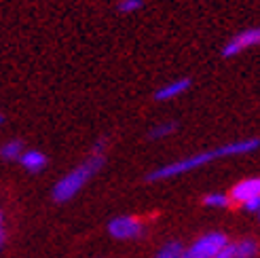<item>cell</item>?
Wrapping results in <instances>:
<instances>
[{"instance_id":"30bf717a","label":"cell","mask_w":260,"mask_h":258,"mask_svg":"<svg viewBox=\"0 0 260 258\" xmlns=\"http://www.w3.org/2000/svg\"><path fill=\"white\" fill-rule=\"evenodd\" d=\"M23 150H25L23 148V142L9 140V142H5V144L0 146V159H5V161H19Z\"/></svg>"},{"instance_id":"8992f818","label":"cell","mask_w":260,"mask_h":258,"mask_svg":"<svg viewBox=\"0 0 260 258\" xmlns=\"http://www.w3.org/2000/svg\"><path fill=\"white\" fill-rule=\"evenodd\" d=\"M256 197H260V176L245 178V180H241V182H237L231 190V199L241 203V205L245 201H250V199H256Z\"/></svg>"},{"instance_id":"ffe728a7","label":"cell","mask_w":260,"mask_h":258,"mask_svg":"<svg viewBox=\"0 0 260 258\" xmlns=\"http://www.w3.org/2000/svg\"><path fill=\"white\" fill-rule=\"evenodd\" d=\"M258 216H260V210H258Z\"/></svg>"},{"instance_id":"7a4b0ae2","label":"cell","mask_w":260,"mask_h":258,"mask_svg":"<svg viewBox=\"0 0 260 258\" xmlns=\"http://www.w3.org/2000/svg\"><path fill=\"white\" fill-rule=\"evenodd\" d=\"M102 167H104V154H91L85 163L76 165L72 172H68L61 180H57V184L53 186V192H51L53 201L55 203H66V201L74 199L85 188V184L89 182V180L102 170Z\"/></svg>"},{"instance_id":"277c9868","label":"cell","mask_w":260,"mask_h":258,"mask_svg":"<svg viewBox=\"0 0 260 258\" xmlns=\"http://www.w3.org/2000/svg\"><path fill=\"white\" fill-rule=\"evenodd\" d=\"M108 233L119 241H129L144 235V227L134 216H116L108 222Z\"/></svg>"},{"instance_id":"4fadbf2b","label":"cell","mask_w":260,"mask_h":258,"mask_svg":"<svg viewBox=\"0 0 260 258\" xmlns=\"http://www.w3.org/2000/svg\"><path fill=\"white\" fill-rule=\"evenodd\" d=\"M229 203H231V197L224 195V192H210V195L203 197V205H207V208L224 210V208H229Z\"/></svg>"},{"instance_id":"ba28073f","label":"cell","mask_w":260,"mask_h":258,"mask_svg":"<svg viewBox=\"0 0 260 258\" xmlns=\"http://www.w3.org/2000/svg\"><path fill=\"white\" fill-rule=\"evenodd\" d=\"M19 163L25 172L30 174H41L45 167H47V154L41 150H23V154L19 157Z\"/></svg>"},{"instance_id":"3957f363","label":"cell","mask_w":260,"mask_h":258,"mask_svg":"<svg viewBox=\"0 0 260 258\" xmlns=\"http://www.w3.org/2000/svg\"><path fill=\"white\" fill-rule=\"evenodd\" d=\"M226 243H229V239L224 233H207V235L199 237L192 246L184 248L182 258H214Z\"/></svg>"},{"instance_id":"ac0fdd59","label":"cell","mask_w":260,"mask_h":258,"mask_svg":"<svg viewBox=\"0 0 260 258\" xmlns=\"http://www.w3.org/2000/svg\"><path fill=\"white\" fill-rule=\"evenodd\" d=\"M0 224H5V214H3V210H0Z\"/></svg>"},{"instance_id":"5b68a950","label":"cell","mask_w":260,"mask_h":258,"mask_svg":"<svg viewBox=\"0 0 260 258\" xmlns=\"http://www.w3.org/2000/svg\"><path fill=\"white\" fill-rule=\"evenodd\" d=\"M258 45H260V25L258 28H248V30L239 32L237 36H233L231 41L222 47V55L224 57H235V55L243 53L245 49L258 47Z\"/></svg>"},{"instance_id":"2e32d148","label":"cell","mask_w":260,"mask_h":258,"mask_svg":"<svg viewBox=\"0 0 260 258\" xmlns=\"http://www.w3.org/2000/svg\"><path fill=\"white\" fill-rule=\"evenodd\" d=\"M243 208L248 210V212H258V210H260V197L250 199V201H245V203H243Z\"/></svg>"},{"instance_id":"6da1fadb","label":"cell","mask_w":260,"mask_h":258,"mask_svg":"<svg viewBox=\"0 0 260 258\" xmlns=\"http://www.w3.org/2000/svg\"><path fill=\"white\" fill-rule=\"evenodd\" d=\"M260 148V140L258 138H243L237 142H231V144L218 146L212 150H203L197 154H190V157H184L180 161H174L170 165H163L159 170H154L146 176L148 182H159V180H167V178H176L182 174H188L192 170H199V167L212 163L216 159H224V157H239V154H250L254 150Z\"/></svg>"},{"instance_id":"5bb4252c","label":"cell","mask_w":260,"mask_h":258,"mask_svg":"<svg viewBox=\"0 0 260 258\" xmlns=\"http://www.w3.org/2000/svg\"><path fill=\"white\" fill-rule=\"evenodd\" d=\"M142 7H144V0H121L119 3V11L121 13H136V11H140Z\"/></svg>"},{"instance_id":"8fae6325","label":"cell","mask_w":260,"mask_h":258,"mask_svg":"<svg viewBox=\"0 0 260 258\" xmlns=\"http://www.w3.org/2000/svg\"><path fill=\"white\" fill-rule=\"evenodd\" d=\"M178 129V123L176 121H163V123H159V125H154L152 129H150V134H148V138L150 140H161V138H170L174 132Z\"/></svg>"},{"instance_id":"9c48e42d","label":"cell","mask_w":260,"mask_h":258,"mask_svg":"<svg viewBox=\"0 0 260 258\" xmlns=\"http://www.w3.org/2000/svg\"><path fill=\"white\" fill-rule=\"evenodd\" d=\"M233 248H235V258H256L258 256V241L248 237V239H241L237 243H233Z\"/></svg>"},{"instance_id":"52a82bcc","label":"cell","mask_w":260,"mask_h":258,"mask_svg":"<svg viewBox=\"0 0 260 258\" xmlns=\"http://www.w3.org/2000/svg\"><path fill=\"white\" fill-rule=\"evenodd\" d=\"M190 79H176L172 83H167L163 87H159L157 91H154V100L157 102H170V100H176L178 95L186 93L190 89Z\"/></svg>"},{"instance_id":"7c38bea8","label":"cell","mask_w":260,"mask_h":258,"mask_svg":"<svg viewBox=\"0 0 260 258\" xmlns=\"http://www.w3.org/2000/svg\"><path fill=\"white\" fill-rule=\"evenodd\" d=\"M182 254H184V246L180 241H167L154 258H182Z\"/></svg>"},{"instance_id":"d6986e66","label":"cell","mask_w":260,"mask_h":258,"mask_svg":"<svg viewBox=\"0 0 260 258\" xmlns=\"http://www.w3.org/2000/svg\"><path fill=\"white\" fill-rule=\"evenodd\" d=\"M5 121V117H3V114H0V123H3Z\"/></svg>"},{"instance_id":"e0dca14e","label":"cell","mask_w":260,"mask_h":258,"mask_svg":"<svg viewBox=\"0 0 260 258\" xmlns=\"http://www.w3.org/2000/svg\"><path fill=\"white\" fill-rule=\"evenodd\" d=\"M5 241H7V231H5V224H0V252L5 248Z\"/></svg>"},{"instance_id":"9a60e30c","label":"cell","mask_w":260,"mask_h":258,"mask_svg":"<svg viewBox=\"0 0 260 258\" xmlns=\"http://www.w3.org/2000/svg\"><path fill=\"white\" fill-rule=\"evenodd\" d=\"M214 258H235V248H233V243H226V246L220 250Z\"/></svg>"}]
</instances>
